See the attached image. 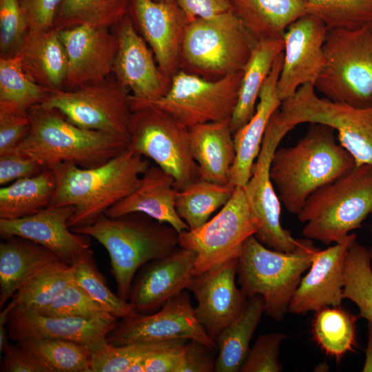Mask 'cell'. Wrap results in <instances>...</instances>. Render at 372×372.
Instances as JSON below:
<instances>
[{"instance_id": "cell-32", "label": "cell", "mask_w": 372, "mask_h": 372, "mask_svg": "<svg viewBox=\"0 0 372 372\" xmlns=\"http://www.w3.org/2000/svg\"><path fill=\"white\" fill-rule=\"evenodd\" d=\"M265 313L264 300L257 295L248 298L242 313L225 327L216 339V372H240L249 351V343Z\"/></svg>"}, {"instance_id": "cell-34", "label": "cell", "mask_w": 372, "mask_h": 372, "mask_svg": "<svg viewBox=\"0 0 372 372\" xmlns=\"http://www.w3.org/2000/svg\"><path fill=\"white\" fill-rule=\"evenodd\" d=\"M72 280L71 265L60 260L48 265L13 295L0 313V324H5L8 313L17 305L37 311L45 308Z\"/></svg>"}, {"instance_id": "cell-52", "label": "cell", "mask_w": 372, "mask_h": 372, "mask_svg": "<svg viewBox=\"0 0 372 372\" xmlns=\"http://www.w3.org/2000/svg\"><path fill=\"white\" fill-rule=\"evenodd\" d=\"M187 340H176L168 347L145 358L142 362L144 372H176Z\"/></svg>"}, {"instance_id": "cell-3", "label": "cell", "mask_w": 372, "mask_h": 372, "mask_svg": "<svg viewBox=\"0 0 372 372\" xmlns=\"http://www.w3.org/2000/svg\"><path fill=\"white\" fill-rule=\"evenodd\" d=\"M71 229L94 238L105 247L116 294L127 301L139 269L179 247V233L175 229L138 212L115 218L103 214L90 225Z\"/></svg>"}, {"instance_id": "cell-33", "label": "cell", "mask_w": 372, "mask_h": 372, "mask_svg": "<svg viewBox=\"0 0 372 372\" xmlns=\"http://www.w3.org/2000/svg\"><path fill=\"white\" fill-rule=\"evenodd\" d=\"M55 189V176L50 169L2 186L0 219H18L39 212L50 205Z\"/></svg>"}, {"instance_id": "cell-19", "label": "cell", "mask_w": 372, "mask_h": 372, "mask_svg": "<svg viewBox=\"0 0 372 372\" xmlns=\"http://www.w3.org/2000/svg\"><path fill=\"white\" fill-rule=\"evenodd\" d=\"M328 28L318 18L305 14L283 34L285 48L277 93L282 101L305 84L315 83L323 65V45Z\"/></svg>"}, {"instance_id": "cell-36", "label": "cell", "mask_w": 372, "mask_h": 372, "mask_svg": "<svg viewBox=\"0 0 372 372\" xmlns=\"http://www.w3.org/2000/svg\"><path fill=\"white\" fill-rule=\"evenodd\" d=\"M313 338L329 356L340 360L356 343V322L360 318L341 306L326 307L315 312Z\"/></svg>"}, {"instance_id": "cell-12", "label": "cell", "mask_w": 372, "mask_h": 372, "mask_svg": "<svg viewBox=\"0 0 372 372\" xmlns=\"http://www.w3.org/2000/svg\"><path fill=\"white\" fill-rule=\"evenodd\" d=\"M260 227L243 187H237L211 219L197 229L179 233L178 246L196 254V276L217 263L239 257L245 241L255 235Z\"/></svg>"}, {"instance_id": "cell-14", "label": "cell", "mask_w": 372, "mask_h": 372, "mask_svg": "<svg viewBox=\"0 0 372 372\" xmlns=\"http://www.w3.org/2000/svg\"><path fill=\"white\" fill-rule=\"evenodd\" d=\"M289 132L280 124L273 114L252 167L251 176L243 187L249 204L260 225L255 237L267 247L282 252L295 251L300 242L282 226L281 203L270 176L273 155Z\"/></svg>"}, {"instance_id": "cell-43", "label": "cell", "mask_w": 372, "mask_h": 372, "mask_svg": "<svg viewBox=\"0 0 372 372\" xmlns=\"http://www.w3.org/2000/svg\"><path fill=\"white\" fill-rule=\"evenodd\" d=\"M176 340L154 343H132L121 346L107 344L92 353V372H127L134 363L168 347Z\"/></svg>"}, {"instance_id": "cell-48", "label": "cell", "mask_w": 372, "mask_h": 372, "mask_svg": "<svg viewBox=\"0 0 372 372\" xmlns=\"http://www.w3.org/2000/svg\"><path fill=\"white\" fill-rule=\"evenodd\" d=\"M28 30L54 28L63 0H18Z\"/></svg>"}, {"instance_id": "cell-23", "label": "cell", "mask_w": 372, "mask_h": 372, "mask_svg": "<svg viewBox=\"0 0 372 372\" xmlns=\"http://www.w3.org/2000/svg\"><path fill=\"white\" fill-rule=\"evenodd\" d=\"M355 241V234H349L340 242L317 251L290 302L289 313L305 315L326 307L341 306L347 254Z\"/></svg>"}, {"instance_id": "cell-27", "label": "cell", "mask_w": 372, "mask_h": 372, "mask_svg": "<svg viewBox=\"0 0 372 372\" xmlns=\"http://www.w3.org/2000/svg\"><path fill=\"white\" fill-rule=\"evenodd\" d=\"M17 56L32 81L50 92L64 89L68 59L55 28L28 30Z\"/></svg>"}, {"instance_id": "cell-42", "label": "cell", "mask_w": 372, "mask_h": 372, "mask_svg": "<svg viewBox=\"0 0 372 372\" xmlns=\"http://www.w3.org/2000/svg\"><path fill=\"white\" fill-rule=\"evenodd\" d=\"M306 13L329 29H355L372 23V0H306Z\"/></svg>"}, {"instance_id": "cell-5", "label": "cell", "mask_w": 372, "mask_h": 372, "mask_svg": "<svg viewBox=\"0 0 372 372\" xmlns=\"http://www.w3.org/2000/svg\"><path fill=\"white\" fill-rule=\"evenodd\" d=\"M319 249L311 239L300 240L292 252L269 249L255 236L249 237L238 257V282L247 298L261 296L265 313L282 321L290 302Z\"/></svg>"}, {"instance_id": "cell-7", "label": "cell", "mask_w": 372, "mask_h": 372, "mask_svg": "<svg viewBox=\"0 0 372 372\" xmlns=\"http://www.w3.org/2000/svg\"><path fill=\"white\" fill-rule=\"evenodd\" d=\"M256 41L232 10L194 19L184 33L180 70L208 80L241 72Z\"/></svg>"}, {"instance_id": "cell-38", "label": "cell", "mask_w": 372, "mask_h": 372, "mask_svg": "<svg viewBox=\"0 0 372 372\" xmlns=\"http://www.w3.org/2000/svg\"><path fill=\"white\" fill-rule=\"evenodd\" d=\"M130 0H63L54 28L88 24L112 28L128 12Z\"/></svg>"}, {"instance_id": "cell-35", "label": "cell", "mask_w": 372, "mask_h": 372, "mask_svg": "<svg viewBox=\"0 0 372 372\" xmlns=\"http://www.w3.org/2000/svg\"><path fill=\"white\" fill-rule=\"evenodd\" d=\"M235 189L230 184H218L199 178L176 191V211L189 229H197L229 200Z\"/></svg>"}, {"instance_id": "cell-9", "label": "cell", "mask_w": 372, "mask_h": 372, "mask_svg": "<svg viewBox=\"0 0 372 372\" xmlns=\"http://www.w3.org/2000/svg\"><path fill=\"white\" fill-rule=\"evenodd\" d=\"M311 84L300 86L282 101L275 115L280 124L291 130L308 123L327 125L336 131L339 143L354 158L356 165H372V105L355 107L319 97Z\"/></svg>"}, {"instance_id": "cell-41", "label": "cell", "mask_w": 372, "mask_h": 372, "mask_svg": "<svg viewBox=\"0 0 372 372\" xmlns=\"http://www.w3.org/2000/svg\"><path fill=\"white\" fill-rule=\"evenodd\" d=\"M343 296L357 305L360 318L372 323V265L368 249L356 241L347 254Z\"/></svg>"}, {"instance_id": "cell-51", "label": "cell", "mask_w": 372, "mask_h": 372, "mask_svg": "<svg viewBox=\"0 0 372 372\" xmlns=\"http://www.w3.org/2000/svg\"><path fill=\"white\" fill-rule=\"evenodd\" d=\"M1 372H48L25 348L18 342H8L2 352Z\"/></svg>"}, {"instance_id": "cell-1", "label": "cell", "mask_w": 372, "mask_h": 372, "mask_svg": "<svg viewBox=\"0 0 372 372\" xmlns=\"http://www.w3.org/2000/svg\"><path fill=\"white\" fill-rule=\"evenodd\" d=\"M149 166V159L129 147L93 168H83L70 163H58L50 168L56 178L50 205L74 207L68 222L71 229L90 225L134 192Z\"/></svg>"}, {"instance_id": "cell-22", "label": "cell", "mask_w": 372, "mask_h": 372, "mask_svg": "<svg viewBox=\"0 0 372 372\" xmlns=\"http://www.w3.org/2000/svg\"><path fill=\"white\" fill-rule=\"evenodd\" d=\"M196 254L178 247L167 256L142 266L135 275L128 300L137 313L154 311L187 289L194 276Z\"/></svg>"}, {"instance_id": "cell-20", "label": "cell", "mask_w": 372, "mask_h": 372, "mask_svg": "<svg viewBox=\"0 0 372 372\" xmlns=\"http://www.w3.org/2000/svg\"><path fill=\"white\" fill-rule=\"evenodd\" d=\"M127 14L159 69L172 79L180 70L182 42L189 22L185 13L175 1L130 0Z\"/></svg>"}, {"instance_id": "cell-16", "label": "cell", "mask_w": 372, "mask_h": 372, "mask_svg": "<svg viewBox=\"0 0 372 372\" xmlns=\"http://www.w3.org/2000/svg\"><path fill=\"white\" fill-rule=\"evenodd\" d=\"M118 40L112 74L130 92V102L145 103L164 96L171 79L159 69L147 43L127 14L112 28Z\"/></svg>"}, {"instance_id": "cell-37", "label": "cell", "mask_w": 372, "mask_h": 372, "mask_svg": "<svg viewBox=\"0 0 372 372\" xmlns=\"http://www.w3.org/2000/svg\"><path fill=\"white\" fill-rule=\"evenodd\" d=\"M15 342L29 351L48 372H92V352L80 344L39 337Z\"/></svg>"}, {"instance_id": "cell-26", "label": "cell", "mask_w": 372, "mask_h": 372, "mask_svg": "<svg viewBox=\"0 0 372 372\" xmlns=\"http://www.w3.org/2000/svg\"><path fill=\"white\" fill-rule=\"evenodd\" d=\"M176 188L174 178L157 165L149 166L138 187L110 207L105 213L111 218L130 213H142L167 224L178 233L189 229L178 216L175 205Z\"/></svg>"}, {"instance_id": "cell-47", "label": "cell", "mask_w": 372, "mask_h": 372, "mask_svg": "<svg viewBox=\"0 0 372 372\" xmlns=\"http://www.w3.org/2000/svg\"><path fill=\"white\" fill-rule=\"evenodd\" d=\"M30 128L28 113L0 106V156L14 151Z\"/></svg>"}, {"instance_id": "cell-57", "label": "cell", "mask_w": 372, "mask_h": 372, "mask_svg": "<svg viewBox=\"0 0 372 372\" xmlns=\"http://www.w3.org/2000/svg\"><path fill=\"white\" fill-rule=\"evenodd\" d=\"M157 2H173L174 0H153Z\"/></svg>"}, {"instance_id": "cell-55", "label": "cell", "mask_w": 372, "mask_h": 372, "mask_svg": "<svg viewBox=\"0 0 372 372\" xmlns=\"http://www.w3.org/2000/svg\"><path fill=\"white\" fill-rule=\"evenodd\" d=\"M9 335L6 327V324H0V351H3V349L6 344L9 341Z\"/></svg>"}, {"instance_id": "cell-21", "label": "cell", "mask_w": 372, "mask_h": 372, "mask_svg": "<svg viewBox=\"0 0 372 372\" xmlns=\"http://www.w3.org/2000/svg\"><path fill=\"white\" fill-rule=\"evenodd\" d=\"M111 30L88 24L56 30L68 59L63 90L97 82L112 74L118 40Z\"/></svg>"}, {"instance_id": "cell-24", "label": "cell", "mask_w": 372, "mask_h": 372, "mask_svg": "<svg viewBox=\"0 0 372 372\" xmlns=\"http://www.w3.org/2000/svg\"><path fill=\"white\" fill-rule=\"evenodd\" d=\"M74 212L73 205H50L26 217L0 219V234L3 238L19 236L33 241L72 265L91 246L89 236L75 233L70 227L68 222Z\"/></svg>"}, {"instance_id": "cell-54", "label": "cell", "mask_w": 372, "mask_h": 372, "mask_svg": "<svg viewBox=\"0 0 372 372\" xmlns=\"http://www.w3.org/2000/svg\"><path fill=\"white\" fill-rule=\"evenodd\" d=\"M365 361L362 368L363 372H372V323L368 322V342L365 351Z\"/></svg>"}, {"instance_id": "cell-10", "label": "cell", "mask_w": 372, "mask_h": 372, "mask_svg": "<svg viewBox=\"0 0 372 372\" xmlns=\"http://www.w3.org/2000/svg\"><path fill=\"white\" fill-rule=\"evenodd\" d=\"M131 110L130 148L170 174L177 190L200 178L188 127L152 105H131Z\"/></svg>"}, {"instance_id": "cell-49", "label": "cell", "mask_w": 372, "mask_h": 372, "mask_svg": "<svg viewBox=\"0 0 372 372\" xmlns=\"http://www.w3.org/2000/svg\"><path fill=\"white\" fill-rule=\"evenodd\" d=\"M45 169L34 158L14 150L0 156V185L34 176Z\"/></svg>"}, {"instance_id": "cell-25", "label": "cell", "mask_w": 372, "mask_h": 372, "mask_svg": "<svg viewBox=\"0 0 372 372\" xmlns=\"http://www.w3.org/2000/svg\"><path fill=\"white\" fill-rule=\"evenodd\" d=\"M282 61L283 52L277 57L262 86L254 115L233 134L236 154L229 184L234 187H244L248 182L270 119L282 103L277 93V83Z\"/></svg>"}, {"instance_id": "cell-45", "label": "cell", "mask_w": 372, "mask_h": 372, "mask_svg": "<svg viewBox=\"0 0 372 372\" xmlns=\"http://www.w3.org/2000/svg\"><path fill=\"white\" fill-rule=\"evenodd\" d=\"M28 30L18 0H0V57L17 54Z\"/></svg>"}, {"instance_id": "cell-56", "label": "cell", "mask_w": 372, "mask_h": 372, "mask_svg": "<svg viewBox=\"0 0 372 372\" xmlns=\"http://www.w3.org/2000/svg\"><path fill=\"white\" fill-rule=\"evenodd\" d=\"M370 231H371V244L370 247L368 249L369 257L371 259V265H372V214H371V223L370 227Z\"/></svg>"}, {"instance_id": "cell-30", "label": "cell", "mask_w": 372, "mask_h": 372, "mask_svg": "<svg viewBox=\"0 0 372 372\" xmlns=\"http://www.w3.org/2000/svg\"><path fill=\"white\" fill-rule=\"evenodd\" d=\"M284 48L283 37L256 40L242 70L237 103L230 118L233 134L254 115L262 86Z\"/></svg>"}, {"instance_id": "cell-2", "label": "cell", "mask_w": 372, "mask_h": 372, "mask_svg": "<svg viewBox=\"0 0 372 372\" xmlns=\"http://www.w3.org/2000/svg\"><path fill=\"white\" fill-rule=\"evenodd\" d=\"M355 166L352 155L337 143L333 128L311 123L296 145L276 149L270 176L280 203L298 215L313 192Z\"/></svg>"}, {"instance_id": "cell-29", "label": "cell", "mask_w": 372, "mask_h": 372, "mask_svg": "<svg viewBox=\"0 0 372 372\" xmlns=\"http://www.w3.org/2000/svg\"><path fill=\"white\" fill-rule=\"evenodd\" d=\"M0 243V308L34 275L59 260L50 250L30 240L12 236Z\"/></svg>"}, {"instance_id": "cell-50", "label": "cell", "mask_w": 372, "mask_h": 372, "mask_svg": "<svg viewBox=\"0 0 372 372\" xmlns=\"http://www.w3.org/2000/svg\"><path fill=\"white\" fill-rule=\"evenodd\" d=\"M213 351L199 341L188 340L176 372L215 371L216 359L213 356Z\"/></svg>"}, {"instance_id": "cell-46", "label": "cell", "mask_w": 372, "mask_h": 372, "mask_svg": "<svg viewBox=\"0 0 372 372\" xmlns=\"http://www.w3.org/2000/svg\"><path fill=\"white\" fill-rule=\"evenodd\" d=\"M287 335L283 333L260 335L249 349L240 372H280L278 359L280 345Z\"/></svg>"}, {"instance_id": "cell-15", "label": "cell", "mask_w": 372, "mask_h": 372, "mask_svg": "<svg viewBox=\"0 0 372 372\" xmlns=\"http://www.w3.org/2000/svg\"><path fill=\"white\" fill-rule=\"evenodd\" d=\"M178 339L194 340L216 349L199 323L185 290L167 300L154 313H136L122 318L107 336V343L113 346Z\"/></svg>"}, {"instance_id": "cell-17", "label": "cell", "mask_w": 372, "mask_h": 372, "mask_svg": "<svg viewBox=\"0 0 372 372\" xmlns=\"http://www.w3.org/2000/svg\"><path fill=\"white\" fill-rule=\"evenodd\" d=\"M117 319L110 313L92 318L51 316L17 305L8 313L5 324L14 342L29 337L59 339L80 344L94 353L107 344V336Z\"/></svg>"}, {"instance_id": "cell-4", "label": "cell", "mask_w": 372, "mask_h": 372, "mask_svg": "<svg viewBox=\"0 0 372 372\" xmlns=\"http://www.w3.org/2000/svg\"><path fill=\"white\" fill-rule=\"evenodd\" d=\"M30 128L15 149L46 169L61 163L93 168L129 147V141L70 122L58 110L42 103L28 110Z\"/></svg>"}, {"instance_id": "cell-13", "label": "cell", "mask_w": 372, "mask_h": 372, "mask_svg": "<svg viewBox=\"0 0 372 372\" xmlns=\"http://www.w3.org/2000/svg\"><path fill=\"white\" fill-rule=\"evenodd\" d=\"M242 71L208 80L180 70L171 79L167 94L145 103L156 106L188 127L230 118L236 105Z\"/></svg>"}, {"instance_id": "cell-39", "label": "cell", "mask_w": 372, "mask_h": 372, "mask_svg": "<svg viewBox=\"0 0 372 372\" xmlns=\"http://www.w3.org/2000/svg\"><path fill=\"white\" fill-rule=\"evenodd\" d=\"M50 93L25 74L17 55L0 57V106L28 113L30 107L42 103Z\"/></svg>"}, {"instance_id": "cell-6", "label": "cell", "mask_w": 372, "mask_h": 372, "mask_svg": "<svg viewBox=\"0 0 372 372\" xmlns=\"http://www.w3.org/2000/svg\"><path fill=\"white\" fill-rule=\"evenodd\" d=\"M371 214L372 165L362 164L313 192L297 216L306 223L304 237L329 245L344 240Z\"/></svg>"}, {"instance_id": "cell-53", "label": "cell", "mask_w": 372, "mask_h": 372, "mask_svg": "<svg viewBox=\"0 0 372 372\" xmlns=\"http://www.w3.org/2000/svg\"><path fill=\"white\" fill-rule=\"evenodd\" d=\"M189 21L231 11L229 0H174Z\"/></svg>"}, {"instance_id": "cell-31", "label": "cell", "mask_w": 372, "mask_h": 372, "mask_svg": "<svg viewBox=\"0 0 372 372\" xmlns=\"http://www.w3.org/2000/svg\"><path fill=\"white\" fill-rule=\"evenodd\" d=\"M231 10L256 40L280 38L306 13V0H229Z\"/></svg>"}, {"instance_id": "cell-8", "label": "cell", "mask_w": 372, "mask_h": 372, "mask_svg": "<svg viewBox=\"0 0 372 372\" xmlns=\"http://www.w3.org/2000/svg\"><path fill=\"white\" fill-rule=\"evenodd\" d=\"M314 87L325 98L355 107L372 105V23L329 29Z\"/></svg>"}, {"instance_id": "cell-44", "label": "cell", "mask_w": 372, "mask_h": 372, "mask_svg": "<svg viewBox=\"0 0 372 372\" xmlns=\"http://www.w3.org/2000/svg\"><path fill=\"white\" fill-rule=\"evenodd\" d=\"M38 312L51 316L85 318L109 313L73 280L48 306Z\"/></svg>"}, {"instance_id": "cell-28", "label": "cell", "mask_w": 372, "mask_h": 372, "mask_svg": "<svg viewBox=\"0 0 372 372\" xmlns=\"http://www.w3.org/2000/svg\"><path fill=\"white\" fill-rule=\"evenodd\" d=\"M189 128L192 152L200 178L229 184L230 172L236 154L230 118Z\"/></svg>"}, {"instance_id": "cell-18", "label": "cell", "mask_w": 372, "mask_h": 372, "mask_svg": "<svg viewBox=\"0 0 372 372\" xmlns=\"http://www.w3.org/2000/svg\"><path fill=\"white\" fill-rule=\"evenodd\" d=\"M238 265V257L217 263L194 276L187 288L197 301L195 315L214 342L219 333L242 313L248 300L236 285Z\"/></svg>"}, {"instance_id": "cell-40", "label": "cell", "mask_w": 372, "mask_h": 372, "mask_svg": "<svg viewBox=\"0 0 372 372\" xmlns=\"http://www.w3.org/2000/svg\"><path fill=\"white\" fill-rule=\"evenodd\" d=\"M71 267L73 281L107 312L121 319L137 313L129 301L110 290L97 267L90 248L81 253Z\"/></svg>"}, {"instance_id": "cell-11", "label": "cell", "mask_w": 372, "mask_h": 372, "mask_svg": "<svg viewBox=\"0 0 372 372\" xmlns=\"http://www.w3.org/2000/svg\"><path fill=\"white\" fill-rule=\"evenodd\" d=\"M42 104L58 110L79 127L105 132L130 143V90L113 74L72 90L50 92Z\"/></svg>"}]
</instances>
